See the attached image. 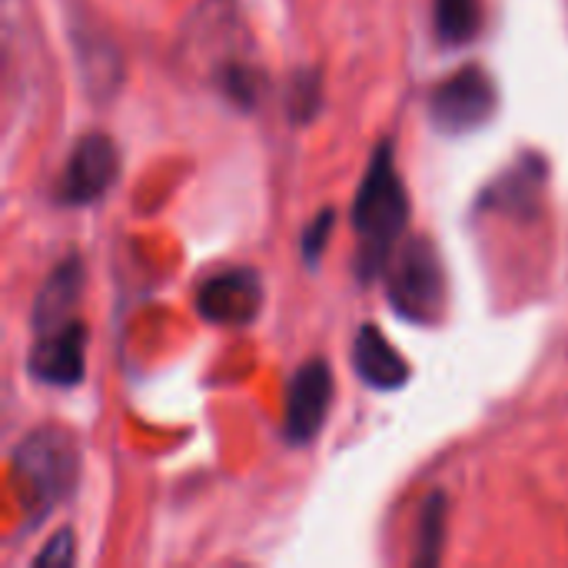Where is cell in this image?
<instances>
[{"mask_svg":"<svg viewBox=\"0 0 568 568\" xmlns=\"http://www.w3.org/2000/svg\"><path fill=\"white\" fill-rule=\"evenodd\" d=\"M409 193L396 170L389 140L369 156L366 176L353 200V230H356V276L363 283L386 273L403 233L409 226Z\"/></svg>","mask_w":568,"mask_h":568,"instance_id":"cell-1","label":"cell"},{"mask_svg":"<svg viewBox=\"0 0 568 568\" xmlns=\"http://www.w3.org/2000/svg\"><path fill=\"white\" fill-rule=\"evenodd\" d=\"M386 296L396 316L416 326H436L446 316L449 283L433 240L409 236L396 246L386 266Z\"/></svg>","mask_w":568,"mask_h":568,"instance_id":"cell-2","label":"cell"},{"mask_svg":"<svg viewBox=\"0 0 568 568\" xmlns=\"http://www.w3.org/2000/svg\"><path fill=\"white\" fill-rule=\"evenodd\" d=\"M13 476L20 489H27V506L37 519H43L53 506H60L80 476V453L67 429H33L13 449Z\"/></svg>","mask_w":568,"mask_h":568,"instance_id":"cell-3","label":"cell"},{"mask_svg":"<svg viewBox=\"0 0 568 568\" xmlns=\"http://www.w3.org/2000/svg\"><path fill=\"white\" fill-rule=\"evenodd\" d=\"M499 110L496 80L483 67H463L439 80L426 100V116L443 136H466L486 126Z\"/></svg>","mask_w":568,"mask_h":568,"instance_id":"cell-4","label":"cell"},{"mask_svg":"<svg viewBox=\"0 0 568 568\" xmlns=\"http://www.w3.org/2000/svg\"><path fill=\"white\" fill-rule=\"evenodd\" d=\"M120 176V153L106 133H87L77 140L57 186L53 200L60 206H90L113 190Z\"/></svg>","mask_w":568,"mask_h":568,"instance_id":"cell-5","label":"cell"},{"mask_svg":"<svg viewBox=\"0 0 568 568\" xmlns=\"http://www.w3.org/2000/svg\"><path fill=\"white\" fill-rule=\"evenodd\" d=\"M329 406H333V366L323 356L306 359L286 389V416H283V436L293 446H310L326 419H329Z\"/></svg>","mask_w":568,"mask_h":568,"instance_id":"cell-6","label":"cell"},{"mask_svg":"<svg viewBox=\"0 0 568 568\" xmlns=\"http://www.w3.org/2000/svg\"><path fill=\"white\" fill-rule=\"evenodd\" d=\"M196 310L213 326H250L263 313V280L256 270H226L210 276L196 293Z\"/></svg>","mask_w":568,"mask_h":568,"instance_id":"cell-7","label":"cell"},{"mask_svg":"<svg viewBox=\"0 0 568 568\" xmlns=\"http://www.w3.org/2000/svg\"><path fill=\"white\" fill-rule=\"evenodd\" d=\"M27 373L37 383L47 386H77L87 376V326L80 320H70L60 329L40 333L30 356H27Z\"/></svg>","mask_w":568,"mask_h":568,"instance_id":"cell-8","label":"cell"},{"mask_svg":"<svg viewBox=\"0 0 568 568\" xmlns=\"http://www.w3.org/2000/svg\"><path fill=\"white\" fill-rule=\"evenodd\" d=\"M83 260L77 253H70L67 260H60L50 276L43 280L37 300H33V310H30V329L33 336L40 333H50V329H60L67 326L70 320H77V306H80V296H83Z\"/></svg>","mask_w":568,"mask_h":568,"instance_id":"cell-9","label":"cell"},{"mask_svg":"<svg viewBox=\"0 0 568 568\" xmlns=\"http://www.w3.org/2000/svg\"><path fill=\"white\" fill-rule=\"evenodd\" d=\"M353 369L369 389H379V393L403 389L413 373L409 363L403 359V353L373 323H363L353 339Z\"/></svg>","mask_w":568,"mask_h":568,"instance_id":"cell-10","label":"cell"},{"mask_svg":"<svg viewBox=\"0 0 568 568\" xmlns=\"http://www.w3.org/2000/svg\"><path fill=\"white\" fill-rule=\"evenodd\" d=\"M73 47H77V60H80V80L87 87L90 97L103 100L116 90L120 77H123V63L120 53L113 47L110 37L90 33L87 27H80L73 33Z\"/></svg>","mask_w":568,"mask_h":568,"instance_id":"cell-11","label":"cell"},{"mask_svg":"<svg viewBox=\"0 0 568 568\" xmlns=\"http://www.w3.org/2000/svg\"><path fill=\"white\" fill-rule=\"evenodd\" d=\"M546 180V166L532 156H526L519 166L506 170L486 193H483V206L486 210H503V213H529L532 200H539Z\"/></svg>","mask_w":568,"mask_h":568,"instance_id":"cell-12","label":"cell"},{"mask_svg":"<svg viewBox=\"0 0 568 568\" xmlns=\"http://www.w3.org/2000/svg\"><path fill=\"white\" fill-rule=\"evenodd\" d=\"M433 23L443 47H466L483 30V0H433Z\"/></svg>","mask_w":568,"mask_h":568,"instance_id":"cell-13","label":"cell"},{"mask_svg":"<svg viewBox=\"0 0 568 568\" xmlns=\"http://www.w3.org/2000/svg\"><path fill=\"white\" fill-rule=\"evenodd\" d=\"M443 539H446V493H433L423 503V513H419L413 566H436L439 556H443Z\"/></svg>","mask_w":568,"mask_h":568,"instance_id":"cell-14","label":"cell"},{"mask_svg":"<svg viewBox=\"0 0 568 568\" xmlns=\"http://www.w3.org/2000/svg\"><path fill=\"white\" fill-rule=\"evenodd\" d=\"M323 106V73L320 70H300L290 80V93H286V113L293 123H310Z\"/></svg>","mask_w":568,"mask_h":568,"instance_id":"cell-15","label":"cell"},{"mask_svg":"<svg viewBox=\"0 0 568 568\" xmlns=\"http://www.w3.org/2000/svg\"><path fill=\"white\" fill-rule=\"evenodd\" d=\"M333 226H336V210L326 206V210H320V213L310 220V226L303 230L300 246H303V263H306L310 270H316V266L323 263V253H326V246H329Z\"/></svg>","mask_w":568,"mask_h":568,"instance_id":"cell-16","label":"cell"},{"mask_svg":"<svg viewBox=\"0 0 568 568\" xmlns=\"http://www.w3.org/2000/svg\"><path fill=\"white\" fill-rule=\"evenodd\" d=\"M33 566H53V568H67L73 566V532L70 529H60L37 556H33Z\"/></svg>","mask_w":568,"mask_h":568,"instance_id":"cell-17","label":"cell"}]
</instances>
